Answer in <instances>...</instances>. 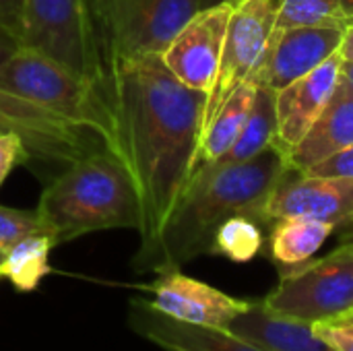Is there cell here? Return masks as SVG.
Returning a JSON list of instances; mask_svg holds the SVG:
<instances>
[{
	"label": "cell",
	"instance_id": "cell-1",
	"mask_svg": "<svg viewBox=\"0 0 353 351\" xmlns=\"http://www.w3.org/2000/svg\"><path fill=\"white\" fill-rule=\"evenodd\" d=\"M118 155L141 199V246L149 252L178 205L203 134L207 93L180 83L159 54L116 58L103 66Z\"/></svg>",
	"mask_w": 353,
	"mask_h": 351
},
{
	"label": "cell",
	"instance_id": "cell-2",
	"mask_svg": "<svg viewBox=\"0 0 353 351\" xmlns=\"http://www.w3.org/2000/svg\"><path fill=\"white\" fill-rule=\"evenodd\" d=\"M288 168L285 151L271 145L244 163L192 172L153 248L132 259L134 271L157 275L209 254L215 230L232 217L271 223L267 203Z\"/></svg>",
	"mask_w": 353,
	"mask_h": 351
},
{
	"label": "cell",
	"instance_id": "cell-3",
	"mask_svg": "<svg viewBox=\"0 0 353 351\" xmlns=\"http://www.w3.org/2000/svg\"><path fill=\"white\" fill-rule=\"evenodd\" d=\"M56 244L103 230L141 228L137 184L116 151L99 147L64 168L35 207Z\"/></svg>",
	"mask_w": 353,
	"mask_h": 351
},
{
	"label": "cell",
	"instance_id": "cell-4",
	"mask_svg": "<svg viewBox=\"0 0 353 351\" xmlns=\"http://www.w3.org/2000/svg\"><path fill=\"white\" fill-rule=\"evenodd\" d=\"M0 89L35 101L97 132L118 153L114 114L103 81L79 74L58 60L21 46L0 66Z\"/></svg>",
	"mask_w": 353,
	"mask_h": 351
},
{
	"label": "cell",
	"instance_id": "cell-5",
	"mask_svg": "<svg viewBox=\"0 0 353 351\" xmlns=\"http://www.w3.org/2000/svg\"><path fill=\"white\" fill-rule=\"evenodd\" d=\"M279 317L321 323L353 312V242L339 244L323 259L283 271L279 283L261 298Z\"/></svg>",
	"mask_w": 353,
	"mask_h": 351
},
{
	"label": "cell",
	"instance_id": "cell-6",
	"mask_svg": "<svg viewBox=\"0 0 353 351\" xmlns=\"http://www.w3.org/2000/svg\"><path fill=\"white\" fill-rule=\"evenodd\" d=\"M91 0H23L19 37L70 70L103 81V58Z\"/></svg>",
	"mask_w": 353,
	"mask_h": 351
},
{
	"label": "cell",
	"instance_id": "cell-7",
	"mask_svg": "<svg viewBox=\"0 0 353 351\" xmlns=\"http://www.w3.org/2000/svg\"><path fill=\"white\" fill-rule=\"evenodd\" d=\"M103 66L116 58L161 54L203 8V0H91Z\"/></svg>",
	"mask_w": 353,
	"mask_h": 351
},
{
	"label": "cell",
	"instance_id": "cell-8",
	"mask_svg": "<svg viewBox=\"0 0 353 351\" xmlns=\"http://www.w3.org/2000/svg\"><path fill=\"white\" fill-rule=\"evenodd\" d=\"M277 4L279 0H244L232 6L219 68L205 103L203 130L225 99L261 66L275 29Z\"/></svg>",
	"mask_w": 353,
	"mask_h": 351
},
{
	"label": "cell",
	"instance_id": "cell-9",
	"mask_svg": "<svg viewBox=\"0 0 353 351\" xmlns=\"http://www.w3.org/2000/svg\"><path fill=\"white\" fill-rule=\"evenodd\" d=\"M4 132L21 137L31 159L64 166L99 147H108L97 132L0 89V134Z\"/></svg>",
	"mask_w": 353,
	"mask_h": 351
},
{
	"label": "cell",
	"instance_id": "cell-10",
	"mask_svg": "<svg viewBox=\"0 0 353 351\" xmlns=\"http://www.w3.org/2000/svg\"><path fill=\"white\" fill-rule=\"evenodd\" d=\"M232 4L201 8L159 54L168 70L186 87L209 95L228 33Z\"/></svg>",
	"mask_w": 353,
	"mask_h": 351
},
{
	"label": "cell",
	"instance_id": "cell-11",
	"mask_svg": "<svg viewBox=\"0 0 353 351\" xmlns=\"http://www.w3.org/2000/svg\"><path fill=\"white\" fill-rule=\"evenodd\" d=\"M267 217L271 223L281 217H310L345 230L353 223V178L308 176L288 168L269 197Z\"/></svg>",
	"mask_w": 353,
	"mask_h": 351
},
{
	"label": "cell",
	"instance_id": "cell-12",
	"mask_svg": "<svg viewBox=\"0 0 353 351\" xmlns=\"http://www.w3.org/2000/svg\"><path fill=\"white\" fill-rule=\"evenodd\" d=\"M343 33L345 27L329 25L273 29L265 58L250 81L256 87H267L271 91L283 89L335 56L343 41Z\"/></svg>",
	"mask_w": 353,
	"mask_h": 351
},
{
	"label": "cell",
	"instance_id": "cell-13",
	"mask_svg": "<svg viewBox=\"0 0 353 351\" xmlns=\"http://www.w3.org/2000/svg\"><path fill=\"white\" fill-rule=\"evenodd\" d=\"M151 292L149 304L188 325L228 329L236 317H240L248 300H238L205 281L184 275L180 269L157 273V279L147 285Z\"/></svg>",
	"mask_w": 353,
	"mask_h": 351
},
{
	"label": "cell",
	"instance_id": "cell-14",
	"mask_svg": "<svg viewBox=\"0 0 353 351\" xmlns=\"http://www.w3.org/2000/svg\"><path fill=\"white\" fill-rule=\"evenodd\" d=\"M343 58L339 52L325 60L312 72L275 91V116H277V141L275 145L285 155L306 137L312 128L341 79Z\"/></svg>",
	"mask_w": 353,
	"mask_h": 351
},
{
	"label": "cell",
	"instance_id": "cell-15",
	"mask_svg": "<svg viewBox=\"0 0 353 351\" xmlns=\"http://www.w3.org/2000/svg\"><path fill=\"white\" fill-rule=\"evenodd\" d=\"M128 327L143 339L165 351H267L228 329H211L176 321L155 310L149 300L132 298Z\"/></svg>",
	"mask_w": 353,
	"mask_h": 351
},
{
	"label": "cell",
	"instance_id": "cell-16",
	"mask_svg": "<svg viewBox=\"0 0 353 351\" xmlns=\"http://www.w3.org/2000/svg\"><path fill=\"white\" fill-rule=\"evenodd\" d=\"M350 145H353V85L341 77L312 128L288 153V163L298 172H306Z\"/></svg>",
	"mask_w": 353,
	"mask_h": 351
},
{
	"label": "cell",
	"instance_id": "cell-17",
	"mask_svg": "<svg viewBox=\"0 0 353 351\" xmlns=\"http://www.w3.org/2000/svg\"><path fill=\"white\" fill-rule=\"evenodd\" d=\"M228 331L267 351H335L312 333L310 323L273 314L261 300H248L246 310L234 319Z\"/></svg>",
	"mask_w": 353,
	"mask_h": 351
},
{
	"label": "cell",
	"instance_id": "cell-18",
	"mask_svg": "<svg viewBox=\"0 0 353 351\" xmlns=\"http://www.w3.org/2000/svg\"><path fill=\"white\" fill-rule=\"evenodd\" d=\"M333 232L335 228L331 223L310 217L275 219L271 223L269 257L279 267V273L290 271L314 259Z\"/></svg>",
	"mask_w": 353,
	"mask_h": 351
},
{
	"label": "cell",
	"instance_id": "cell-19",
	"mask_svg": "<svg viewBox=\"0 0 353 351\" xmlns=\"http://www.w3.org/2000/svg\"><path fill=\"white\" fill-rule=\"evenodd\" d=\"M256 89L259 87L252 81L242 83L225 99V103L217 110V114L213 116V120L207 124V128L201 134L194 170L201 166L213 163L234 145V141L240 137V132L250 116V110H252L254 97H256Z\"/></svg>",
	"mask_w": 353,
	"mask_h": 351
},
{
	"label": "cell",
	"instance_id": "cell-20",
	"mask_svg": "<svg viewBox=\"0 0 353 351\" xmlns=\"http://www.w3.org/2000/svg\"><path fill=\"white\" fill-rule=\"evenodd\" d=\"M275 141H277L275 91H271L267 87H259L256 97H254V106L250 110V116H248L240 137L234 141V145L219 159H215L213 163L201 166L196 170H219V168L244 163V161L256 157L267 147L275 145Z\"/></svg>",
	"mask_w": 353,
	"mask_h": 351
},
{
	"label": "cell",
	"instance_id": "cell-21",
	"mask_svg": "<svg viewBox=\"0 0 353 351\" xmlns=\"http://www.w3.org/2000/svg\"><path fill=\"white\" fill-rule=\"evenodd\" d=\"M56 240L50 232H37L19 240L4 257L0 277L8 279L17 292H33L46 275H50V254Z\"/></svg>",
	"mask_w": 353,
	"mask_h": 351
},
{
	"label": "cell",
	"instance_id": "cell-22",
	"mask_svg": "<svg viewBox=\"0 0 353 351\" xmlns=\"http://www.w3.org/2000/svg\"><path fill=\"white\" fill-rule=\"evenodd\" d=\"M263 242L265 238L261 223L240 215L223 221L215 230L209 254L225 257L234 263H248L256 259V254H261Z\"/></svg>",
	"mask_w": 353,
	"mask_h": 351
},
{
	"label": "cell",
	"instance_id": "cell-23",
	"mask_svg": "<svg viewBox=\"0 0 353 351\" xmlns=\"http://www.w3.org/2000/svg\"><path fill=\"white\" fill-rule=\"evenodd\" d=\"M319 25L347 27L341 0H279L275 29Z\"/></svg>",
	"mask_w": 353,
	"mask_h": 351
},
{
	"label": "cell",
	"instance_id": "cell-24",
	"mask_svg": "<svg viewBox=\"0 0 353 351\" xmlns=\"http://www.w3.org/2000/svg\"><path fill=\"white\" fill-rule=\"evenodd\" d=\"M37 232H48V228L35 209L27 211V209H12V207L0 205V250L2 252H8L19 240Z\"/></svg>",
	"mask_w": 353,
	"mask_h": 351
},
{
	"label": "cell",
	"instance_id": "cell-25",
	"mask_svg": "<svg viewBox=\"0 0 353 351\" xmlns=\"http://www.w3.org/2000/svg\"><path fill=\"white\" fill-rule=\"evenodd\" d=\"M312 333L335 351H353V321L347 317L314 323Z\"/></svg>",
	"mask_w": 353,
	"mask_h": 351
},
{
	"label": "cell",
	"instance_id": "cell-26",
	"mask_svg": "<svg viewBox=\"0 0 353 351\" xmlns=\"http://www.w3.org/2000/svg\"><path fill=\"white\" fill-rule=\"evenodd\" d=\"M27 161H31V155L23 139L10 132L0 134V186L4 184V180L17 166L27 163Z\"/></svg>",
	"mask_w": 353,
	"mask_h": 351
},
{
	"label": "cell",
	"instance_id": "cell-27",
	"mask_svg": "<svg viewBox=\"0 0 353 351\" xmlns=\"http://www.w3.org/2000/svg\"><path fill=\"white\" fill-rule=\"evenodd\" d=\"M308 176H323V178H353V145L333 153L331 157L319 161L316 166L308 168Z\"/></svg>",
	"mask_w": 353,
	"mask_h": 351
},
{
	"label": "cell",
	"instance_id": "cell-28",
	"mask_svg": "<svg viewBox=\"0 0 353 351\" xmlns=\"http://www.w3.org/2000/svg\"><path fill=\"white\" fill-rule=\"evenodd\" d=\"M21 48V37L17 35V31H12L10 27H6L4 23H0V66Z\"/></svg>",
	"mask_w": 353,
	"mask_h": 351
},
{
	"label": "cell",
	"instance_id": "cell-29",
	"mask_svg": "<svg viewBox=\"0 0 353 351\" xmlns=\"http://www.w3.org/2000/svg\"><path fill=\"white\" fill-rule=\"evenodd\" d=\"M21 8H23V0H0V23L17 31V35L21 23Z\"/></svg>",
	"mask_w": 353,
	"mask_h": 351
},
{
	"label": "cell",
	"instance_id": "cell-30",
	"mask_svg": "<svg viewBox=\"0 0 353 351\" xmlns=\"http://www.w3.org/2000/svg\"><path fill=\"white\" fill-rule=\"evenodd\" d=\"M339 56L343 60H353V23L345 27V33H343V41L339 46Z\"/></svg>",
	"mask_w": 353,
	"mask_h": 351
},
{
	"label": "cell",
	"instance_id": "cell-31",
	"mask_svg": "<svg viewBox=\"0 0 353 351\" xmlns=\"http://www.w3.org/2000/svg\"><path fill=\"white\" fill-rule=\"evenodd\" d=\"M341 77L347 79L353 85V60H343V64H341Z\"/></svg>",
	"mask_w": 353,
	"mask_h": 351
},
{
	"label": "cell",
	"instance_id": "cell-32",
	"mask_svg": "<svg viewBox=\"0 0 353 351\" xmlns=\"http://www.w3.org/2000/svg\"><path fill=\"white\" fill-rule=\"evenodd\" d=\"M341 8H343V14L347 19V25L353 23V0H341Z\"/></svg>",
	"mask_w": 353,
	"mask_h": 351
},
{
	"label": "cell",
	"instance_id": "cell-33",
	"mask_svg": "<svg viewBox=\"0 0 353 351\" xmlns=\"http://www.w3.org/2000/svg\"><path fill=\"white\" fill-rule=\"evenodd\" d=\"M339 242H341V244H343V242H353V223L350 225V228H345V230H343V234H341Z\"/></svg>",
	"mask_w": 353,
	"mask_h": 351
},
{
	"label": "cell",
	"instance_id": "cell-34",
	"mask_svg": "<svg viewBox=\"0 0 353 351\" xmlns=\"http://www.w3.org/2000/svg\"><path fill=\"white\" fill-rule=\"evenodd\" d=\"M223 2H228V0H203V8H207V6H215V4H223Z\"/></svg>",
	"mask_w": 353,
	"mask_h": 351
},
{
	"label": "cell",
	"instance_id": "cell-35",
	"mask_svg": "<svg viewBox=\"0 0 353 351\" xmlns=\"http://www.w3.org/2000/svg\"><path fill=\"white\" fill-rule=\"evenodd\" d=\"M4 257H6V252L0 250V267H2V263H4ZM0 279H2V277H0Z\"/></svg>",
	"mask_w": 353,
	"mask_h": 351
},
{
	"label": "cell",
	"instance_id": "cell-36",
	"mask_svg": "<svg viewBox=\"0 0 353 351\" xmlns=\"http://www.w3.org/2000/svg\"><path fill=\"white\" fill-rule=\"evenodd\" d=\"M240 2H244V0H228V4H232V6H236V4H240Z\"/></svg>",
	"mask_w": 353,
	"mask_h": 351
},
{
	"label": "cell",
	"instance_id": "cell-37",
	"mask_svg": "<svg viewBox=\"0 0 353 351\" xmlns=\"http://www.w3.org/2000/svg\"><path fill=\"white\" fill-rule=\"evenodd\" d=\"M347 319H352V321H353V312H352V314H347Z\"/></svg>",
	"mask_w": 353,
	"mask_h": 351
}]
</instances>
